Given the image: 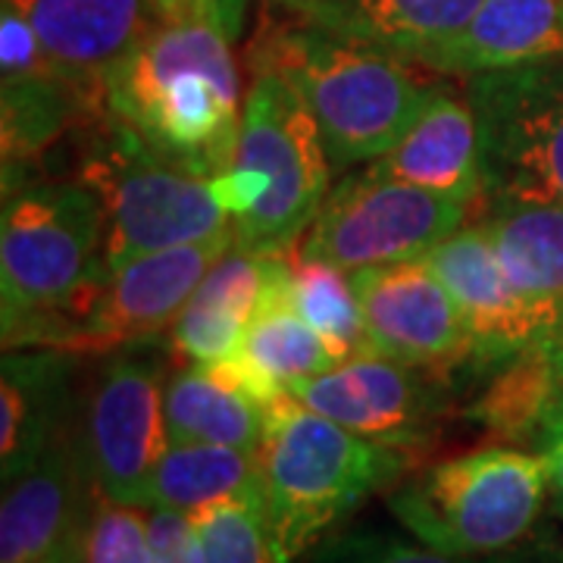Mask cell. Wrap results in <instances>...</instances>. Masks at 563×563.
Returning a JSON list of instances; mask_svg holds the SVG:
<instances>
[{"instance_id": "1", "label": "cell", "mask_w": 563, "mask_h": 563, "mask_svg": "<svg viewBox=\"0 0 563 563\" xmlns=\"http://www.w3.org/2000/svg\"><path fill=\"white\" fill-rule=\"evenodd\" d=\"M242 107L232 38L207 22L163 20L107 76V113L203 179L235 161Z\"/></svg>"}, {"instance_id": "2", "label": "cell", "mask_w": 563, "mask_h": 563, "mask_svg": "<svg viewBox=\"0 0 563 563\" xmlns=\"http://www.w3.org/2000/svg\"><path fill=\"white\" fill-rule=\"evenodd\" d=\"M101 198L81 181H22L3 195V351L60 347L103 273Z\"/></svg>"}, {"instance_id": "3", "label": "cell", "mask_w": 563, "mask_h": 563, "mask_svg": "<svg viewBox=\"0 0 563 563\" xmlns=\"http://www.w3.org/2000/svg\"><path fill=\"white\" fill-rule=\"evenodd\" d=\"M247 63L251 69H273L298 88L335 169L388 154L439 88L417 76V63L303 20L261 32Z\"/></svg>"}, {"instance_id": "4", "label": "cell", "mask_w": 563, "mask_h": 563, "mask_svg": "<svg viewBox=\"0 0 563 563\" xmlns=\"http://www.w3.org/2000/svg\"><path fill=\"white\" fill-rule=\"evenodd\" d=\"M257 461L276 561L295 563L366 498L401 483L413 454L369 442L285 395L269 404Z\"/></svg>"}, {"instance_id": "5", "label": "cell", "mask_w": 563, "mask_h": 563, "mask_svg": "<svg viewBox=\"0 0 563 563\" xmlns=\"http://www.w3.org/2000/svg\"><path fill=\"white\" fill-rule=\"evenodd\" d=\"M232 166L213 191L244 251L291 254L332 191V161L298 88L273 69H251Z\"/></svg>"}, {"instance_id": "6", "label": "cell", "mask_w": 563, "mask_h": 563, "mask_svg": "<svg viewBox=\"0 0 563 563\" xmlns=\"http://www.w3.org/2000/svg\"><path fill=\"white\" fill-rule=\"evenodd\" d=\"M548 501L542 454L495 442L426 463L388 492L395 520L451 558H485L529 542Z\"/></svg>"}, {"instance_id": "7", "label": "cell", "mask_w": 563, "mask_h": 563, "mask_svg": "<svg viewBox=\"0 0 563 563\" xmlns=\"http://www.w3.org/2000/svg\"><path fill=\"white\" fill-rule=\"evenodd\" d=\"M79 181L103 203V273L154 251L232 232L213 179L166 161L135 129L113 117L91 125Z\"/></svg>"}, {"instance_id": "8", "label": "cell", "mask_w": 563, "mask_h": 563, "mask_svg": "<svg viewBox=\"0 0 563 563\" xmlns=\"http://www.w3.org/2000/svg\"><path fill=\"white\" fill-rule=\"evenodd\" d=\"M463 81L479 129L485 198L563 207V63L479 73Z\"/></svg>"}, {"instance_id": "9", "label": "cell", "mask_w": 563, "mask_h": 563, "mask_svg": "<svg viewBox=\"0 0 563 563\" xmlns=\"http://www.w3.org/2000/svg\"><path fill=\"white\" fill-rule=\"evenodd\" d=\"M470 203L388 179L366 166L332 185L295 251L301 257L335 263L347 273L422 261L435 244L470 222Z\"/></svg>"}, {"instance_id": "10", "label": "cell", "mask_w": 563, "mask_h": 563, "mask_svg": "<svg viewBox=\"0 0 563 563\" xmlns=\"http://www.w3.org/2000/svg\"><path fill=\"white\" fill-rule=\"evenodd\" d=\"M163 363L135 351L107 354L88 385L79 442L95 492L139 504L163 451L169 448Z\"/></svg>"}, {"instance_id": "11", "label": "cell", "mask_w": 563, "mask_h": 563, "mask_svg": "<svg viewBox=\"0 0 563 563\" xmlns=\"http://www.w3.org/2000/svg\"><path fill=\"white\" fill-rule=\"evenodd\" d=\"M291 395L363 439L413 457L442 439L444 420L454 410V385L444 376L383 354L335 363Z\"/></svg>"}, {"instance_id": "12", "label": "cell", "mask_w": 563, "mask_h": 563, "mask_svg": "<svg viewBox=\"0 0 563 563\" xmlns=\"http://www.w3.org/2000/svg\"><path fill=\"white\" fill-rule=\"evenodd\" d=\"M235 244L232 232L135 257L107 273L57 351L107 357L161 335L179 320L210 266Z\"/></svg>"}, {"instance_id": "13", "label": "cell", "mask_w": 563, "mask_h": 563, "mask_svg": "<svg viewBox=\"0 0 563 563\" xmlns=\"http://www.w3.org/2000/svg\"><path fill=\"white\" fill-rule=\"evenodd\" d=\"M351 285L376 354L439 373L454 388L466 379L473 339L451 291L429 263L363 266L351 273Z\"/></svg>"}, {"instance_id": "14", "label": "cell", "mask_w": 563, "mask_h": 563, "mask_svg": "<svg viewBox=\"0 0 563 563\" xmlns=\"http://www.w3.org/2000/svg\"><path fill=\"white\" fill-rule=\"evenodd\" d=\"M422 261L439 273L473 339V363L463 379L466 385L488 363L563 329V303L532 298L507 279L483 222H463Z\"/></svg>"}, {"instance_id": "15", "label": "cell", "mask_w": 563, "mask_h": 563, "mask_svg": "<svg viewBox=\"0 0 563 563\" xmlns=\"http://www.w3.org/2000/svg\"><path fill=\"white\" fill-rule=\"evenodd\" d=\"M95 485L85 466L79 429H63L35 461L3 483L0 563H32L76 542Z\"/></svg>"}, {"instance_id": "16", "label": "cell", "mask_w": 563, "mask_h": 563, "mask_svg": "<svg viewBox=\"0 0 563 563\" xmlns=\"http://www.w3.org/2000/svg\"><path fill=\"white\" fill-rule=\"evenodd\" d=\"M288 257L291 254H257L232 244L169 325L173 357L198 366L232 361L251 320L288 279Z\"/></svg>"}, {"instance_id": "17", "label": "cell", "mask_w": 563, "mask_h": 563, "mask_svg": "<svg viewBox=\"0 0 563 563\" xmlns=\"http://www.w3.org/2000/svg\"><path fill=\"white\" fill-rule=\"evenodd\" d=\"M69 73L103 81L163 22L151 0H3Z\"/></svg>"}, {"instance_id": "18", "label": "cell", "mask_w": 563, "mask_h": 563, "mask_svg": "<svg viewBox=\"0 0 563 563\" xmlns=\"http://www.w3.org/2000/svg\"><path fill=\"white\" fill-rule=\"evenodd\" d=\"M369 169L479 207L485 198L479 129L466 95H454L439 85L420 120L407 129V135L388 154L369 163Z\"/></svg>"}, {"instance_id": "19", "label": "cell", "mask_w": 563, "mask_h": 563, "mask_svg": "<svg viewBox=\"0 0 563 563\" xmlns=\"http://www.w3.org/2000/svg\"><path fill=\"white\" fill-rule=\"evenodd\" d=\"M563 63V0H483L454 38L422 57L439 76Z\"/></svg>"}, {"instance_id": "20", "label": "cell", "mask_w": 563, "mask_h": 563, "mask_svg": "<svg viewBox=\"0 0 563 563\" xmlns=\"http://www.w3.org/2000/svg\"><path fill=\"white\" fill-rule=\"evenodd\" d=\"M76 357L57 347L3 351L0 366V473L20 476L47 444L73 426Z\"/></svg>"}, {"instance_id": "21", "label": "cell", "mask_w": 563, "mask_h": 563, "mask_svg": "<svg viewBox=\"0 0 563 563\" xmlns=\"http://www.w3.org/2000/svg\"><path fill=\"white\" fill-rule=\"evenodd\" d=\"M479 3L483 0H317L301 20L420 66L429 51L454 38L473 20Z\"/></svg>"}, {"instance_id": "22", "label": "cell", "mask_w": 563, "mask_h": 563, "mask_svg": "<svg viewBox=\"0 0 563 563\" xmlns=\"http://www.w3.org/2000/svg\"><path fill=\"white\" fill-rule=\"evenodd\" d=\"M317 329L288 303V279L269 295L261 313L251 320L239 351L222 366L257 401L273 404L295 388L335 366Z\"/></svg>"}, {"instance_id": "23", "label": "cell", "mask_w": 563, "mask_h": 563, "mask_svg": "<svg viewBox=\"0 0 563 563\" xmlns=\"http://www.w3.org/2000/svg\"><path fill=\"white\" fill-rule=\"evenodd\" d=\"M169 444H229L257 451L269 404L257 401L222 366L181 363L163 388Z\"/></svg>"}, {"instance_id": "24", "label": "cell", "mask_w": 563, "mask_h": 563, "mask_svg": "<svg viewBox=\"0 0 563 563\" xmlns=\"http://www.w3.org/2000/svg\"><path fill=\"white\" fill-rule=\"evenodd\" d=\"M479 207L507 279L532 298L563 303V207L520 198H485Z\"/></svg>"}, {"instance_id": "25", "label": "cell", "mask_w": 563, "mask_h": 563, "mask_svg": "<svg viewBox=\"0 0 563 563\" xmlns=\"http://www.w3.org/2000/svg\"><path fill=\"white\" fill-rule=\"evenodd\" d=\"M261 483L257 451L229 444H169L144 485L141 507L201 514L213 504L244 495Z\"/></svg>"}, {"instance_id": "26", "label": "cell", "mask_w": 563, "mask_h": 563, "mask_svg": "<svg viewBox=\"0 0 563 563\" xmlns=\"http://www.w3.org/2000/svg\"><path fill=\"white\" fill-rule=\"evenodd\" d=\"M288 303L317 329V335L339 363L376 354L366 332L361 301L351 285V273L342 266L317 257H301L298 251H291Z\"/></svg>"}, {"instance_id": "27", "label": "cell", "mask_w": 563, "mask_h": 563, "mask_svg": "<svg viewBox=\"0 0 563 563\" xmlns=\"http://www.w3.org/2000/svg\"><path fill=\"white\" fill-rule=\"evenodd\" d=\"M201 563H279L257 488L213 504L191 517Z\"/></svg>"}, {"instance_id": "28", "label": "cell", "mask_w": 563, "mask_h": 563, "mask_svg": "<svg viewBox=\"0 0 563 563\" xmlns=\"http://www.w3.org/2000/svg\"><path fill=\"white\" fill-rule=\"evenodd\" d=\"M317 563H563V544L554 539H529L485 558H451L420 542H401L383 532H351L322 544Z\"/></svg>"}, {"instance_id": "29", "label": "cell", "mask_w": 563, "mask_h": 563, "mask_svg": "<svg viewBox=\"0 0 563 563\" xmlns=\"http://www.w3.org/2000/svg\"><path fill=\"white\" fill-rule=\"evenodd\" d=\"M81 563H154L147 507L110 501L95 492L79 532Z\"/></svg>"}, {"instance_id": "30", "label": "cell", "mask_w": 563, "mask_h": 563, "mask_svg": "<svg viewBox=\"0 0 563 563\" xmlns=\"http://www.w3.org/2000/svg\"><path fill=\"white\" fill-rule=\"evenodd\" d=\"M147 526H151L154 563H201V548L188 514L147 507Z\"/></svg>"}, {"instance_id": "31", "label": "cell", "mask_w": 563, "mask_h": 563, "mask_svg": "<svg viewBox=\"0 0 563 563\" xmlns=\"http://www.w3.org/2000/svg\"><path fill=\"white\" fill-rule=\"evenodd\" d=\"M161 10L163 20L207 22L235 41L242 35L244 3L247 0H151Z\"/></svg>"}, {"instance_id": "32", "label": "cell", "mask_w": 563, "mask_h": 563, "mask_svg": "<svg viewBox=\"0 0 563 563\" xmlns=\"http://www.w3.org/2000/svg\"><path fill=\"white\" fill-rule=\"evenodd\" d=\"M536 454H542L544 466H548V495H551V507L563 517V407L558 417L548 422L542 439L536 444Z\"/></svg>"}, {"instance_id": "33", "label": "cell", "mask_w": 563, "mask_h": 563, "mask_svg": "<svg viewBox=\"0 0 563 563\" xmlns=\"http://www.w3.org/2000/svg\"><path fill=\"white\" fill-rule=\"evenodd\" d=\"M32 563H81V554H79V539L69 544H63L57 551H51V554H44L38 561Z\"/></svg>"}, {"instance_id": "34", "label": "cell", "mask_w": 563, "mask_h": 563, "mask_svg": "<svg viewBox=\"0 0 563 563\" xmlns=\"http://www.w3.org/2000/svg\"><path fill=\"white\" fill-rule=\"evenodd\" d=\"M273 7H282V10H288V13H298V16H303L317 0H269Z\"/></svg>"}]
</instances>
